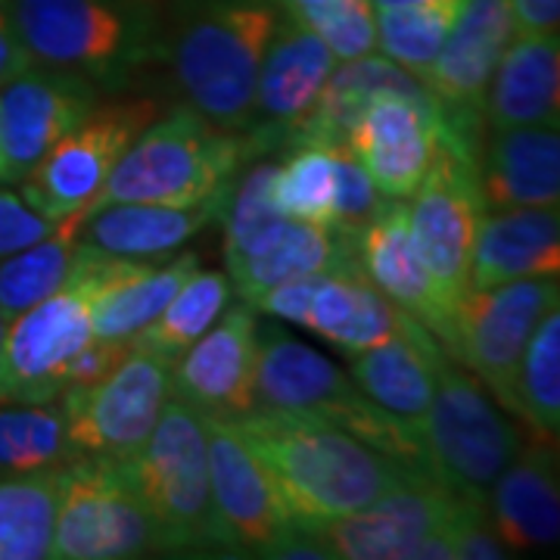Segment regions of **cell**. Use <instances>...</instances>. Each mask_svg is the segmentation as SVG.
<instances>
[{
	"instance_id": "cell-1",
	"label": "cell",
	"mask_w": 560,
	"mask_h": 560,
	"mask_svg": "<svg viewBox=\"0 0 560 560\" xmlns=\"http://www.w3.org/2000/svg\"><path fill=\"white\" fill-rule=\"evenodd\" d=\"M234 423L300 529L355 514L389 489L427 474L315 415L253 408Z\"/></svg>"
},
{
	"instance_id": "cell-2",
	"label": "cell",
	"mask_w": 560,
	"mask_h": 560,
	"mask_svg": "<svg viewBox=\"0 0 560 560\" xmlns=\"http://www.w3.org/2000/svg\"><path fill=\"white\" fill-rule=\"evenodd\" d=\"M280 22L275 0H178L162 50L187 106L224 131L243 135L253 119L265 50Z\"/></svg>"
},
{
	"instance_id": "cell-3",
	"label": "cell",
	"mask_w": 560,
	"mask_h": 560,
	"mask_svg": "<svg viewBox=\"0 0 560 560\" xmlns=\"http://www.w3.org/2000/svg\"><path fill=\"white\" fill-rule=\"evenodd\" d=\"M32 62L88 79L116 94L162 57L160 0H10Z\"/></svg>"
},
{
	"instance_id": "cell-4",
	"label": "cell",
	"mask_w": 560,
	"mask_h": 560,
	"mask_svg": "<svg viewBox=\"0 0 560 560\" xmlns=\"http://www.w3.org/2000/svg\"><path fill=\"white\" fill-rule=\"evenodd\" d=\"M256 408L300 411L330 420L377 452L430 474L420 427L368 399L349 371L278 324L256 327Z\"/></svg>"
},
{
	"instance_id": "cell-5",
	"label": "cell",
	"mask_w": 560,
	"mask_h": 560,
	"mask_svg": "<svg viewBox=\"0 0 560 560\" xmlns=\"http://www.w3.org/2000/svg\"><path fill=\"white\" fill-rule=\"evenodd\" d=\"M249 156L243 135L202 119L194 106H178L135 138L91 212L113 202L197 206L228 194Z\"/></svg>"
},
{
	"instance_id": "cell-6",
	"label": "cell",
	"mask_w": 560,
	"mask_h": 560,
	"mask_svg": "<svg viewBox=\"0 0 560 560\" xmlns=\"http://www.w3.org/2000/svg\"><path fill=\"white\" fill-rule=\"evenodd\" d=\"M125 464L150 517L160 526L162 548L168 555L237 548L215 511L206 418L194 405L172 393L150 440Z\"/></svg>"
},
{
	"instance_id": "cell-7",
	"label": "cell",
	"mask_w": 560,
	"mask_h": 560,
	"mask_svg": "<svg viewBox=\"0 0 560 560\" xmlns=\"http://www.w3.org/2000/svg\"><path fill=\"white\" fill-rule=\"evenodd\" d=\"M430 474L460 501L486 504L504 467L523 448L521 430L486 396L480 381L448 359L436 368V389L423 418Z\"/></svg>"
},
{
	"instance_id": "cell-8",
	"label": "cell",
	"mask_w": 560,
	"mask_h": 560,
	"mask_svg": "<svg viewBox=\"0 0 560 560\" xmlns=\"http://www.w3.org/2000/svg\"><path fill=\"white\" fill-rule=\"evenodd\" d=\"M480 147L455 131L436 125V153L411 194L408 221L415 231L427 268L440 287L442 302L458 320L460 302L470 293V261L489 212L480 194Z\"/></svg>"
},
{
	"instance_id": "cell-9",
	"label": "cell",
	"mask_w": 560,
	"mask_h": 560,
	"mask_svg": "<svg viewBox=\"0 0 560 560\" xmlns=\"http://www.w3.org/2000/svg\"><path fill=\"white\" fill-rule=\"evenodd\" d=\"M165 555L156 521L138 495L128 464L75 455L60 467L54 560H121Z\"/></svg>"
},
{
	"instance_id": "cell-10",
	"label": "cell",
	"mask_w": 560,
	"mask_h": 560,
	"mask_svg": "<svg viewBox=\"0 0 560 560\" xmlns=\"http://www.w3.org/2000/svg\"><path fill=\"white\" fill-rule=\"evenodd\" d=\"M91 340V261L81 241L60 290L7 324L0 346V401L44 405L60 399L69 364Z\"/></svg>"
},
{
	"instance_id": "cell-11",
	"label": "cell",
	"mask_w": 560,
	"mask_h": 560,
	"mask_svg": "<svg viewBox=\"0 0 560 560\" xmlns=\"http://www.w3.org/2000/svg\"><path fill=\"white\" fill-rule=\"evenodd\" d=\"M156 119V103L147 97L101 103L62 135L38 165L20 180L25 202L44 219L60 221L91 202L113 175L116 162L135 143L140 131Z\"/></svg>"
},
{
	"instance_id": "cell-12",
	"label": "cell",
	"mask_w": 560,
	"mask_h": 560,
	"mask_svg": "<svg viewBox=\"0 0 560 560\" xmlns=\"http://www.w3.org/2000/svg\"><path fill=\"white\" fill-rule=\"evenodd\" d=\"M172 361L131 342L119 368L94 386L62 389L66 440L75 455L131 460L150 440L172 396Z\"/></svg>"
},
{
	"instance_id": "cell-13",
	"label": "cell",
	"mask_w": 560,
	"mask_h": 560,
	"mask_svg": "<svg viewBox=\"0 0 560 560\" xmlns=\"http://www.w3.org/2000/svg\"><path fill=\"white\" fill-rule=\"evenodd\" d=\"M555 305H560L558 278L508 280L489 290H470L460 302L455 359L517 415V374L529 337Z\"/></svg>"
},
{
	"instance_id": "cell-14",
	"label": "cell",
	"mask_w": 560,
	"mask_h": 560,
	"mask_svg": "<svg viewBox=\"0 0 560 560\" xmlns=\"http://www.w3.org/2000/svg\"><path fill=\"white\" fill-rule=\"evenodd\" d=\"M517 35L504 0H467L442 40L423 84L440 101L442 128L480 143L486 128V94L511 38Z\"/></svg>"
},
{
	"instance_id": "cell-15",
	"label": "cell",
	"mask_w": 560,
	"mask_h": 560,
	"mask_svg": "<svg viewBox=\"0 0 560 560\" xmlns=\"http://www.w3.org/2000/svg\"><path fill=\"white\" fill-rule=\"evenodd\" d=\"M101 91L75 72L32 62L0 88V153L3 180L20 184L38 160L79 125Z\"/></svg>"
},
{
	"instance_id": "cell-16",
	"label": "cell",
	"mask_w": 560,
	"mask_h": 560,
	"mask_svg": "<svg viewBox=\"0 0 560 560\" xmlns=\"http://www.w3.org/2000/svg\"><path fill=\"white\" fill-rule=\"evenodd\" d=\"M202 418H206V442H209L212 499L221 523L237 548L268 558L271 548L290 533H296L300 526L293 523L278 486L261 467V460L253 455L234 418L224 415H202Z\"/></svg>"
},
{
	"instance_id": "cell-17",
	"label": "cell",
	"mask_w": 560,
	"mask_h": 560,
	"mask_svg": "<svg viewBox=\"0 0 560 560\" xmlns=\"http://www.w3.org/2000/svg\"><path fill=\"white\" fill-rule=\"evenodd\" d=\"M334 66L337 57L327 44L280 10L278 28L261 60L253 119L243 135L249 153H265L290 140L296 125L315 109Z\"/></svg>"
},
{
	"instance_id": "cell-18",
	"label": "cell",
	"mask_w": 560,
	"mask_h": 560,
	"mask_svg": "<svg viewBox=\"0 0 560 560\" xmlns=\"http://www.w3.org/2000/svg\"><path fill=\"white\" fill-rule=\"evenodd\" d=\"M455 499L433 474L401 482L386 495L346 514L340 521L320 523L312 533L324 545L327 558L340 560H408L411 548L455 514Z\"/></svg>"
},
{
	"instance_id": "cell-19",
	"label": "cell",
	"mask_w": 560,
	"mask_h": 560,
	"mask_svg": "<svg viewBox=\"0 0 560 560\" xmlns=\"http://www.w3.org/2000/svg\"><path fill=\"white\" fill-rule=\"evenodd\" d=\"M355 259L386 300H393L401 312L418 318L442 342V349L455 355L458 320L442 302L440 287L415 241V231L408 221V202H381L374 219L368 221L355 237Z\"/></svg>"
},
{
	"instance_id": "cell-20",
	"label": "cell",
	"mask_w": 560,
	"mask_h": 560,
	"mask_svg": "<svg viewBox=\"0 0 560 560\" xmlns=\"http://www.w3.org/2000/svg\"><path fill=\"white\" fill-rule=\"evenodd\" d=\"M256 315L253 305L221 318L172 368V393L202 415L237 418L256 408Z\"/></svg>"
},
{
	"instance_id": "cell-21",
	"label": "cell",
	"mask_w": 560,
	"mask_h": 560,
	"mask_svg": "<svg viewBox=\"0 0 560 560\" xmlns=\"http://www.w3.org/2000/svg\"><path fill=\"white\" fill-rule=\"evenodd\" d=\"M436 109L399 94H381L361 109L346 147L386 200H408L436 153Z\"/></svg>"
},
{
	"instance_id": "cell-22",
	"label": "cell",
	"mask_w": 560,
	"mask_h": 560,
	"mask_svg": "<svg viewBox=\"0 0 560 560\" xmlns=\"http://www.w3.org/2000/svg\"><path fill=\"white\" fill-rule=\"evenodd\" d=\"M88 246L91 261V334L94 340H131L200 268L197 253H180L165 265L109 256Z\"/></svg>"
},
{
	"instance_id": "cell-23",
	"label": "cell",
	"mask_w": 560,
	"mask_h": 560,
	"mask_svg": "<svg viewBox=\"0 0 560 560\" xmlns=\"http://www.w3.org/2000/svg\"><path fill=\"white\" fill-rule=\"evenodd\" d=\"M477 175L486 209L558 206L560 125L489 128Z\"/></svg>"
},
{
	"instance_id": "cell-24",
	"label": "cell",
	"mask_w": 560,
	"mask_h": 560,
	"mask_svg": "<svg viewBox=\"0 0 560 560\" xmlns=\"http://www.w3.org/2000/svg\"><path fill=\"white\" fill-rule=\"evenodd\" d=\"M408 312H401L393 300L361 271L355 256L337 261L334 268L320 271L305 324L320 340L337 346L342 355H359L364 349L389 340L405 330Z\"/></svg>"
},
{
	"instance_id": "cell-25",
	"label": "cell",
	"mask_w": 560,
	"mask_h": 560,
	"mask_svg": "<svg viewBox=\"0 0 560 560\" xmlns=\"http://www.w3.org/2000/svg\"><path fill=\"white\" fill-rule=\"evenodd\" d=\"M381 94H399V97H408V101L440 113V101L430 94V88L418 75L405 72L401 66L386 60V57L368 54L359 60H346L334 66L315 109L296 125L287 147L293 150V147L346 143V135L361 116V109Z\"/></svg>"
},
{
	"instance_id": "cell-26",
	"label": "cell",
	"mask_w": 560,
	"mask_h": 560,
	"mask_svg": "<svg viewBox=\"0 0 560 560\" xmlns=\"http://www.w3.org/2000/svg\"><path fill=\"white\" fill-rule=\"evenodd\" d=\"M442 359V342L418 318H408L401 334L352 355L349 374L368 399L396 418L423 427Z\"/></svg>"
},
{
	"instance_id": "cell-27",
	"label": "cell",
	"mask_w": 560,
	"mask_h": 560,
	"mask_svg": "<svg viewBox=\"0 0 560 560\" xmlns=\"http://www.w3.org/2000/svg\"><path fill=\"white\" fill-rule=\"evenodd\" d=\"M486 508L511 555L529 548H555L560 539L555 445L539 440L533 448H521L492 486Z\"/></svg>"
},
{
	"instance_id": "cell-28",
	"label": "cell",
	"mask_w": 560,
	"mask_h": 560,
	"mask_svg": "<svg viewBox=\"0 0 560 560\" xmlns=\"http://www.w3.org/2000/svg\"><path fill=\"white\" fill-rule=\"evenodd\" d=\"M558 206L492 209L482 215L470 261V290H489L523 278H558Z\"/></svg>"
},
{
	"instance_id": "cell-29",
	"label": "cell",
	"mask_w": 560,
	"mask_h": 560,
	"mask_svg": "<svg viewBox=\"0 0 560 560\" xmlns=\"http://www.w3.org/2000/svg\"><path fill=\"white\" fill-rule=\"evenodd\" d=\"M228 194L197 202V206L113 202V206L94 209L84 219L81 241L91 243L101 253L125 256V259L165 256V253H175L190 237H197L212 221H219Z\"/></svg>"
},
{
	"instance_id": "cell-30",
	"label": "cell",
	"mask_w": 560,
	"mask_h": 560,
	"mask_svg": "<svg viewBox=\"0 0 560 560\" xmlns=\"http://www.w3.org/2000/svg\"><path fill=\"white\" fill-rule=\"evenodd\" d=\"M558 35H514L486 94V128L558 125Z\"/></svg>"
},
{
	"instance_id": "cell-31",
	"label": "cell",
	"mask_w": 560,
	"mask_h": 560,
	"mask_svg": "<svg viewBox=\"0 0 560 560\" xmlns=\"http://www.w3.org/2000/svg\"><path fill=\"white\" fill-rule=\"evenodd\" d=\"M88 215V209H79L57 221V228L44 241L0 259V312L7 318H16L66 283L79 256L81 228Z\"/></svg>"
},
{
	"instance_id": "cell-32",
	"label": "cell",
	"mask_w": 560,
	"mask_h": 560,
	"mask_svg": "<svg viewBox=\"0 0 560 560\" xmlns=\"http://www.w3.org/2000/svg\"><path fill=\"white\" fill-rule=\"evenodd\" d=\"M349 256H355L352 237H342L337 231L318 228V224L290 221L283 237L268 253L228 268V275H231L234 290L241 293V300L249 305L261 290L275 287L280 280L318 275V271H327Z\"/></svg>"
},
{
	"instance_id": "cell-33",
	"label": "cell",
	"mask_w": 560,
	"mask_h": 560,
	"mask_svg": "<svg viewBox=\"0 0 560 560\" xmlns=\"http://www.w3.org/2000/svg\"><path fill=\"white\" fill-rule=\"evenodd\" d=\"M60 467L0 477V560H44L54 548Z\"/></svg>"
},
{
	"instance_id": "cell-34",
	"label": "cell",
	"mask_w": 560,
	"mask_h": 560,
	"mask_svg": "<svg viewBox=\"0 0 560 560\" xmlns=\"http://www.w3.org/2000/svg\"><path fill=\"white\" fill-rule=\"evenodd\" d=\"M228 302H231L228 275L197 268L180 283L178 293L160 312V318L147 324L138 337H131V342L175 364L221 318Z\"/></svg>"
},
{
	"instance_id": "cell-35",
	"label": "cell",
	"mask_w": 560,
	"mask_h": 560,
	"mask_svg": "<svg viewBox=\"0 0 560 560\" xmlns=\"http://www.w3.org/2000/svg\"><path fill=\"white\" fill-rule=\"evenodd\" d=\"M72 458L60 401H0V477L57 470Z\"/></svg>"
},
{
	"instance_id": "cell-36",
	"label": "cell",
	"mask_w": 560,
	"mask_h": 560,
	"mask_svg": "<svg viewBox=\"0 0 560 560\" xmlns=\"http://www.w3.org/2000/svg\"><path fill=\"white\" fill-rule=\"evenodd\" d=\"M271 175H275V162H259L243 175L241 184L234 180L228 194L224 212H221L228 268L268 253L293 221L271 200Z\"/></svg>"
},
{
	"instance_id": "cell-37",
	"label": "cell",
	"mask_w": 560,
	"mask_h": 560,
	"mask_svg": "<svg viewBox=\"0 0 560 560\" xmlns=\"http://www.w3.org/2000/svg\"><path fill=\"white\" fill-rule=\"evenodd\" d=\"M467 0H418L377 10V47L405 72L427 79Z\"/></svg>"
},
{
	"instance_id": "cell-38",
	"label": "cell",
	"mask_w": 560,
	"mask_h": 560,
	"mask_svg": "<svg viewBox=\"0 0 560 560\" xmlns=\"http://www.w3.org/2000/svg\"><path fill=\"white\" fill-rule=\"evenodd\" d=\"M517 418L536 440L558 445L560 433V305L536 324L517 374Z\"/></svg>"
},
{
	"instance_id": "cell-39",
	"label": "cell",
	"mask_w": 560,
	"mask_h": 560,
	"mask_svg": "<svg viewBox=\"0 0 560 560\" xmlns=\"http://www.w3.org/2000/svg\"><path fill=\"white\" fill-rule=\"evenodd\" d=\"M271 200L287 219L334 228L337 162L334 147H293L283 165H275Z\"/></svg>"
},
{
	"instance_id": "cell-40",
	"label": "cell",
	"mask_w": 560,
	"mask_h": 560,
	"mask_svg": "<svg viewBox=\"0 0 560 560\" xmlns=\"http://www.w3.org/2000/svg\"><path fill=\"white\" fill-rule=\"evenodd\" d=\"M287 16L312 28L337 62L359 60L377 50V10L371 0H327L318 7L290 10Z\"/></svg>"
},
{
	"instance_id": "cell-41",
	"label": "cell",
	"mask_w": 560,
	"mask_h": 560,
	"mask_svg": "<svg viewBox=\"0 0 560 560\" xmlns=\"http://www.w3.org/2000/svg\"><path fill=\"white\" fill-rule=\"evenodd\" d=\"M334 162H337V209L330 231L355 241L361 228L381 209L383 194L346 143L334 147Z\"/></svg>"
},
{
	"instance_id": "cell-42",
	"label": "cell",
	"mask_w": 560,
	"mask_h": 560,
	"mask_svg": "<svg viewBox=\"0 0 560 560\" xmlns=\"http://www.w3.org/2000/svg\"><path fill=\"white\" fill-rule=\"evenodd\" d=\"M54 228H57V221L35 212L22 194L0 187V259L44 241Z\"/></svg>"
},
{
	"instance_id": "cell-43",
	"label": "cell",
	"mask_w": 560,
	"mask_h": 560,
	"mask_svg": "<svg viewBox=\"0 0 560 560\" xmlns=\"http://www.w3.org/2000/svg\"><path fill=\"white\" fill-rule=\"evenodd\" d=\"M318 275H302V278L280 280L275 287L261 290L256 300L249 302L253 308H259L265 315L278 320H290V324H305V315H308V305H312V293H315V283H318Z\"/></svg>"
},
{
	"instance_id": "cell-44",
	"label": "cell",
	"mask_w": 560,
	"mask_h": 560,
	"mask_svg": "<svg viewBox=\"0 0 560 560\" xmlns=\"http://www.w3.org/2000/svg\"><path fill=\"white\" fill-rule=\"evenodd\" d=\"M128 352H131V340H91L69 364L66 389L101 383L103 377H109L119 368Z\"/></svg>"
},
{
	"instance_id": "cell-45",
	"label": "cell",
	"mask_w": 560,
	"mask_h": 560,
	"mask_svg": "<svg viewBox=\"0 0 560 560\" xmlns=\"http://www.w3.org/2000/svg\"><path fill=\"white\" fill-rule=\"evenodd\" d=\"M517 35H558L560 0H504Z\"/></svg>"
},
{
	"instance_id": "cell-46",
	"label": "cell",
	"mask_w": 560,
	"mask_h": 560,
	"mask_svg": "<svg viewBox=\"0 0 560 560\" xmlns=\"http://www.w3.org/2000/svg\"><path fill=\"white\" fill-rule=\"evenodd\" d=\"M28 66H32V57L16 32L13 7H10V0H0V88L10 79H16Z\"/></svg>"
},
{
	"instance_id": "cell-47",
	"label": "cell",
	"mask_w": 560,
	"mask_h": 560,
	"mask_svg": "<svg viewBox=\"0 0 560 560\" xmlns=\"http://www.w3.org/2000/svg\"><path fill=\"white\" fill-rule=\"evenodd\" d=\"M283 13H290V10H302V7H318V3H327V0H275Z\"/></svg>"
},
{
	"instance_id": "cell-48",
	"label": "cell",
	"mask_w": 560,
	"mask_h": 560,
	"mask_svg": "<svg viewBox=\"0 0 560 560\" xmlns=\"http://www.w3.org/2000/svg\"><path fill=\"white\" fill-rule=\"evenodd\" d=\"M374 10H386V7H405V3H418V0H371Z\"/></svg>"
},
{
	"instance_id": "cell-49",
	"label": "cell",
	"mask_w": 560,
	"mask_h": 560,
	"mask_svg": "<svg viewBox=\"0 0 560 560\" xmlns=\"http://www.w3.org/2000/svg\"><path fill=\"white\" fill-rule=\"evenodd\" d=\"M7 324H10V318L0 312V346H3V337H7Z\"/></svg>"
},
{
	"instance_id": "cell-50",
	"label": "cell",
	"mask_w": 560,
	"mask_h": 560,
	"mask_svg": "<svg viewBox=\"0 0 560 560\" xmlns=\"http://www.w3.org/2000/svg\"><path fill=\"white\" fill-rule=\"evenodd\" d=\"M0 180H3V153H0Z\"/></svg>"
}]
</instances>
